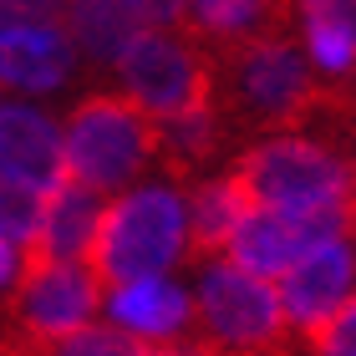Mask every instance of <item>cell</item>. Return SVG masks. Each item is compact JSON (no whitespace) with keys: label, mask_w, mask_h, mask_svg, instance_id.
Returning a JSON list of instances; mask_svg holds the SVG:
<instances>
[{"label":"cell","mask_w":356,"mask_h":356,"mask_svg":"<svg viewBox=\"0 0 356 356\" xmlns=\"http://www.w3.org/2000/svg\"><path fill=\"white\" fill-rule=\"evenodd\" d=\"M234 173L245 178L254 204L280 209V214H296V219H321V224L351 229V214H356V158L341 153L326 138L275 127V133H265L260 143H250L245 158L234 163Z\"/></svg>","instance_id":"obj_1"},{"label":"cell","mask_w":356,"mask_h":356,"mask_svg":"<svg viewBox=\"0 0 356 356\" xmlns=\"http://www.w3.org/2000/svg\"><path fill=\"white\" fill-rule=\"evenodd\" d=\"M193 254V229H188V184L178 178H148L107 193L102 219L92 239V270L107 280L127 275H163L184 270Z\"/></svg>","instance_id":"obj_2"},{"label":"cell","mask_w":356,"mask_h":356,"mask_svg":"<svg viewBox=\"0 0 356 356\" xmlns=\"http://www.w3.org/2000/svg\"><path fill=\"white\" fill-rule=\"evenodd\" d=\"M158 158V127L153 118L127 102L122 92H92L61 118V163L67 178L107 193L138 184Z\"/></svg>","instance_id":"obj_3"},{"label":"cell","mask_w":356,"mask_h":356,"mask_svg":"<svg viewBox=\"0 0 356 356\" xmlns=\"http://www.w3.org/2000/svg\"><path fill=\"white\" fill-rule=\"evenodd\" d=\"M193 331H204V346L219 356H265L280 346L285 316L275 280L245 270L229 254L209 250L193 270Z\"/></svg>","instance_id":"obj_4"},{"label":"cell","mask_w":356,"mask_h":356,"mask_svg":"<svg viewBox=\"0 0 356 356\" xmlns=\"http://www.w3.org/2000/svg\"><path fill=\"white\" fill-rule=\"evenodd\" d=\"M224 97L254 127H296L316 102V72L290 31H260L229 46Z\"/></svg>","instance_id":"obj_5"},{"label":"cell","mask_w":356,"mask_h":356,"mask_svg":"<svg viewBox=\"0 0 356 356\" xmlns=\"http://www.w3.org/2000/svg\"><path fill=\"white\" fill-rule=\"evenodd\" d=\"M112 76H118L127 102H133L143 118H153V122H163L173 112L214 97V87H219L209 51L184 26H148L118 61H112Z\"/></svg>","instance_id":"obj_6"},{"label":"cell","mask_w":356,"mask_h":356,"mask_svg":"<svg viewBox=\"0 0 356 356\" xmlns=\"http://www.w3.org/2000/svg\"><path fill=\"white\" fill-rule=\"evenodd\" d=\"M10 300H15L21 346L46 351L51 341L92 326L102 316V275L92 270V260H46V254H31V265L21 275V285L10 290Z\"/></svg>","instance_id":"obj_7"},{"label":"cell","mask_w":356,"mask_h":356,"mask_svg":"<svg viewBox=\"0 0 356 356\" xmlns=\"http://www.w3.org/2000/svg\"><path fill=\"white\" fill-rule=\"evenodd\" d=\"M356 290V234L336 229L316 239L290 270L275 275V296H280V316L290 336H311L326 316H336Z\"/></svg>","instance_id":"obj_8"},{"label":"cell","mask_w":356,"mask_h":356,"mask_svg":"<svg viewBox=\"0 0 356 356\" xmlns=\"http://www.w3.org/2000/svg\"><path fill=\"white\" fill-rule=\"evenodd\" d=\"M102 321L148 346H184L193 336V285L178 270L127 275L102 285Z\"/></svg>","instance_id":"obj_9"},{"label":"cell","mask_w":356,"mask_h":356,"mask_svg":"<svg viewBox=\"0 0 356 356\" xmlns=\"http://www.w3.org/2000/svg\"><path fill=\"white\" fill-rule=\"evenodd\" d=\"M76 72H82V51H76L61 15L0 26V92L51 97L61 87H72Z\"/></svg>","instance_id":"obj_10"},{"label":"cell","mask_w":356,"mask_h":356,"mask_svg":"<svg viewBox=\"0 0 356 356\" xmlns=\"http://www.w3.org/2000/svg\"><path fill=\"white\" fill-rule=\"evenodd\" d=\"M0 178L31 184L41 193H51L67 178L61 122L31 97H15V92H0Z\"/></svg>","instance_id":"obj_11"},{"label":"cell","mask_w":356,"mask_h":356,"mask_svg":"<svg viewBox=\"0 0 356 356\" xmlns=\"http://www.w3.org/2000/svg\"><path fill=\"white\" fill-rule=\"evenodd\" d=\"M341 224H321V219H296V214H280V209H265L254 204L245 219H239V229L229 234V245H224L219 254H229V260H239L245 270L265 275V280H275L280 270H290L300 260L305 250L316 245V239L336 234Z\"/></svg>","instance_id":"obj_12"},{"label":"cell","mask_w":356,"mask_h":356,"mask_svg":"<svg viewBox=\"0 0 356 356\" xmlns=\"http://www.w3.org/2000/svg\"><path fill=\"white\" fill-rule=\"evenodd\" d=\"M296 46L311 61L316 82L351 87L356 82V0H290Z\"/></svg>","instance_id":"obj_13"},{"label":"cell","mask_w":356,"mask_h":356,"mask_svg":"<svg viewBox=\"0 0 356 356\" xmlns=\"http://www.w3.org/2000/svg\"><path fill=\"white\" fill-rule=\"evenodd\" d=\"M61 21H67L82 61L87 67H102V72H112V61L148 26H158L148 0H67V6H61Z\"/></svg>","instance_id":"obj_14"},{"label":"cell","mask_w":356,"mask_h":356,"mask_svg":"<svg viewBox=\"0 0 356 356\" xmlns=\"http://www.w3.org/2000/svg\"><path fill=\"white\" fill-rule=\"evenodd\" d=\"M102 193L76 184V178H61V184L46 193L41 204V229L31 254H46V260H87L92 239H97V219H102Z\"/></svg>","instance_id":"obj_15"},{"label":"cell","mask_w":356,"mask_h":356,"mask_svg":"<svg viewBox=\"0 0 356 356\" xmlns=\"http://www.w3.org/2000/svg\"><path fill=\"white\" fill-rule=\"evenodd\" d=\"M254 209L245 178L234 168L229 173H209L199 184L188 188V229H193V250H224L229 245V234L239 229V219H245Z\"/></svg>","instance_id":"obj_16"},{"label":"cell","mask_w":356,"mask_h":356,"mask_svg":"<svg viewBox=\"0 0 356 356\" xmlns=\"http://www.w3.org/2000/svg\"><path fill=\"white\" fill-rule=\"evenodd\" d=\"M153 127H158V153H163L178 173H188V168H204L209 158L219 153L224 133H229V118H224V107L214 97H204V102L173 112V118L153 122Z\"/></svg>","instance_id":"obj_17"},{"label":"cell","mask_w":356,"mask_h":356,"mask_svg":"<svg viewBox=\"0 0 356 356\" xmlns=\"http://www.w3.org/2000/svg\"><path fill=\"white\" fill-rule=\"evenodd\" d=\"M275 10H280V0H184L178 26H184L193 41L239 46V41L270 31L275 26Z\"/></svg>","instance_id":"obj_18"},{"label":"cell","mask_w":356,"mask_h":356,"mask_svg":"<svg viewBox=\"0 0 356 356\" xmlns=\"http://www.w3.org/2000/svg\"><path fill=\"white\" fill-rule=\"evenodd\" d=\"M36 356H193V346H148V341H133V336H122L118 326H107L102 316L92 321V326L61 336V341H51L46 351Z\"/></svg>","instance_id":"obj_19"},{"label":"cell","mask_w":356,"mask_h":356,"mask_svg":"<svg viewBox=\"0 0 356 356\" xmlns=\"http://www.w3.org/2000/svg\"><path fill=\"white\" fill-rule=\"evenodd\" d=\"M41 204H46L41 188L15 184V178H0V234L31 250L36 245V229H41Z\"/></svg>","instance_id":"obj_20"},{"label":"cell","mask_w":356,"mask_h":356,"mask_svg":"<svg viewBox=\"0 0 356 356\" xmlns=\"http://www.w3.org/2000/svg\"><path fill=\"white\" fill-rule=\"evenodd\" d=\"M305 346H311V356H356V290L346 296L341 311L305 336Z\"/></svg>","instance_id":"obj_21"},{"label":"cell","mask_w":356,"mask_h":356,"mask_svg":"<svg viewBox=\"0 0 356 356\" xmlns=\"http://www.w3.org/2000/svg\"><path fill=\"white\" fill-rule=\"evenodd\" d=\"M31 265V250L26 245H15V239L0 234V296H10L15 285H21V275Z\"/></svg>","instance_id":"obj_22"},{"label":"cell","mask_w":356,"mask_h":356,"mask_svg":"<svg viewBox=\"0 0 356 356\" xmlns=\"http://www.w3.org/2000/svg\"><path fill=\"white\" fill-rule=\"evenodd\" d=\"M67 0H0V26L6 21H41V15H61Z\"/></svg>","instance_id":"obj_23"},{"label":"cell","mask_w":356,"mask_h":356,"mask_svg":"<svg viewBox=\"0 0 356 356\" xmlns=\"http://www.w3.org/2000/svg\"><path fill=\"white\" fill-rule=\"evenodd\" d=\"M153 21L158 26H178V15H184V0H148Z\"/></svg>","instance_id":"obj_24"},{"label":"cell","mask_w":356,"mask_h":356,"mask_svg":"<svg viewBox=\"0 0 356 356\" xmlns=\"http://www.w3.org/2000/svg\"><path fill=\"white\" fill-rule=\"evenodd\" d=\"M0 356H36V351L21 346V341H0Z\"/></svg>","instance_id":"obj_25"},{"label":"cell","mask_w":356,"mask_h":356,"mask_svg":"<svg viewBox=\"0 0 356 356\" xmlns=\"http://www.w3.org/2000/svg\"><path fill=\"white\" fill-rule=\"evenodd\" d=\"M351 234H356V214H351Z\"/></svg>","instance_id":"obj_26"}]
</instances>
